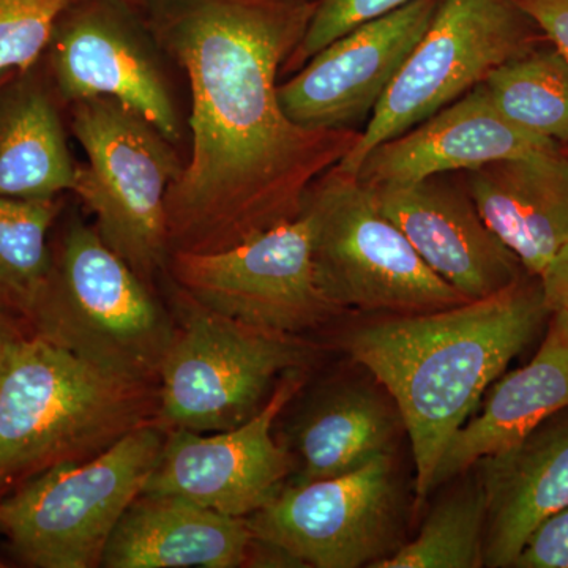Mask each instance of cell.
Listing matches in <instances>:
<instances>
[{"label":"cell","instance_id":"obj_1","mask_svg":"<svg viewBox=\"0 0 568 568\" xmlns=\"http://www.w3.org/2000/svg\"><path fill=\"white\" fill-rule=\"evenodd\" d=\"M315 9L316 0L142 2L192 91V155L166 200L171 252H222L297 219L361 138L297 125L278 102L280 70Z\"/></svg>","mask_w":568,"mask_h":568},{"label":"cell","instance_id":"obj_2","mask_svg":"<svg viewBox=\"0 0 568 568\" xmlns=\"http://www.w3.org/2000/svg\"><path fill=\"white\" fill-rule=\"evenodd\" d=\"M549 316L540 280L526 275L489 297L392 316L349 335L347 353L386 388L409 436L418 503L452 437Z\"/></svg>","mask_w":568,"mask_h":568},{"label":"cell","instance_id":"obj_3","mask_svg":"<svg viewBox=\"0 0 568 568\" xmlns=\"http://www.w3.org/2000/svg\"><path fill=\"white\" fill-rule=\"evenodd\" d=\"M156 416V384L29 332L0 372V496L50 467L95 458Z\"/></svg>","mask_w":568,"mask_h":568},{"label":"cell","instance_id":"obj_4","mask_svg":"<svg viewBox=\"0 0 568 568\" xmlns=\"http://www.w3.org/2000/svg\"><path fill=\"white\" fill-rule=\"evenodd\" d=\"M26 325L92 364L156 386L174 334L151 286L80 220L52 246L50 278Z\"/></svg>","mask_w":568,"mask_h":568},{"label":"cell","instance_id":"obj_5","mask_svg":"<svg viewBox=\"0 0 568 568\" xmlns=\"http://www.w3.org/2000/svg\"><path fill=\"white\" fill-rule=\"evenodd\" d=\"M71 132L88 156L73 193L91 212L93 230L151 286L171 260L166 200L182 163L144 115L99 97L71 104Z\"/></svg>","mask_w":568,"mask_h":568},{"label":"cell","instance_id":"obj_6","mask_svg":"<svg viewBox=\"0 0 568 568\" xmlns=\"http://www.w3.org/2000/svg\"><path fill=\"white\" fill-rule=\"evenodd\" d=\"M166 432L134 429L81 463H63L0 499V530L22 564L37 568L102 566L104 548L130 504L144 491Z\"/></svg>","mask_w":568,"mask_h":568},{"label":"cell","instance_id":"obj_7","mask_svg":"<svg viewBox=\"0 0 568 568\" xmlns=\"http://www.w3.org/2000/svg\"><path fill=\"white\" fill-rule=\"evenodd\" d=\"M302 215L317 287L338 312L406 316L469 302L425 264L355 175L325 173L306 193Z\"/></svg>","mask_w":568,"mask_h":568},{"label":"cell","instance_id":"obj_8","mask_svg":"<svg viewBox=\"0 0 568 568\" xmlns=\"http://www.w3.org/2000/svg\"><path fill=\"white\" fill-rule=\"evenodd\" d=\"M179 321L159 375L164 432L219 433L256 416L280 376L310 361L294 335L275 334L212 312L179 291Z\"/></svg>","mask_w":568,"mask_h":568},{"label":"cell","instance_id":"obj_9","mask_svg":"<svg viewBox=\"0 0 568 568\" xmlns=\"http://www.w3.org/2000/svg\"><path fill=\"white\" fill-rule=\"evenodd\" d=\"M532 20L515 0H440L432 24L336 170L355 175L368 153L424 122L532 48Z\"/></svg>","mask_w":568,"mask_h":568},{"label":"cell","instance_id":"obj_10","mask_svg":"<svg viewBox=\"0 0 568 568\" xmlns=\"http://www.w3.org/2000/svg\"><path fill=\"white\" fill-rule=\"evenodd\" d=\"M168 271L197 304L275 334L297 336L338 313L317 287L302 213L222 252H174Z\"/></svg>","mask_w":568,"mask_h":568},{"label":"cell","instance_id":"obj_11","mask_svg":"<svg viewBox=\"0 0 568 568\" xmlns=\"http://www.w3.org/2000/svg\"><path fill=\"white\" fill-rule=\"evenodd\" d=\"M141 10L126 0H71L55 21L48 61L65 103L118 100L166 138L182 140V121Z\"/></svg>","mask_w":568,"mask_h":568},{"label":"cell","instance_id":"obj_12","mask_svg":"<svg viewBox=\"0 0 568 568\" xmlns=\"http://www.w3.org/2000/svg\"><path fill=\"white\" fill-rule=\"evenodd\" d=\"M395 503L394 463L384 455L346 476L284 487L246 521L254 540L298 566L372 567L392 555Z\"/></svg>","mask_w":568,"mask_h":568},{"label":"cell","instance_id":"obj_13","mask_svg":"<svg viewBox=\"0 0 568 568\" xmlns=\"http://www.w3.org/2000/svg\"><path fill=\"white\" fill-rule=\"evenodd\" d=\"M302 384L301 369L286 373L256 416L226 432H168L142 493L181 497L227 517L263 510L293 469L290 452L276 444L272 428Z\"/></svg>","mask_w":568,"mask_h":568},{"label":"cell","instance_id":"obj_14","mask_svg":"<svg viewBox=\"0 0 568 568\" xmlns=\"http://www.w3.org/2000/svg\"><path fill=\"white\" fill-rule=\"evenodd\" d=\"M439 6L413 0L328 43L278 84L284 114L306 129L355 130L373 114Z\"/></svg>","mask_w":568,"mask_h":568},{"label":"cell","instance_id":"obj_15","mask_svg":"<svg viewBox=\"0 0 568 568\" xmlns=\"http://www.w3.org/2000/svg\"><path fill=\"white\" fill-rule=\"evenodd\" d=\"M369 190L377 207L425 264L467 301L500 293L529 275L489 230L466 186L459 189L436 175Z\"/></svg>","mask_w":568,"mask_h":568},{"label":"cell","instance_id":"obj_16","mask_svg":"<svg viewBox=\"0 0 568 568\" xmlns=\"http://www.w3.org/2000/svg\"><path fill=\"white\" fill-rule=\"evenodd\" d=\"M497 110L484 82L368 153L355 178L369 189L476 170L497 160L555 151Z\"/></svg>","mask_w":568,"mask_h":568},{"label":"cell","instance_id":"obj_17","mask_svg":"<svg viewBox=\"0 0 568 568\" xmlns=\"http://www.w3.org/2000/svg\"><path fill=\"white\" fill-rule=\"evenodd\" d=\"M481 219L530 276L568 244V155L560 149L466 171Z\"/></svg>","mask_w":568,"mask_h":568},{"label":"cell","instance_id":"obj_18","mask_svg":"<svg viewBox=\"0 0 568 568\" xmlns=\"http://www.w3.org/2000/svg\"><path fill=\"white\" fill-rule=\"evenodd\" d=\"M476 466L487 496L485 566L511 567L530 532L568 506V407Z\"/></svg>","mask_w":568,"mask_h":568},{"label":"cell","instance_id":"obj_19","mask_svg":"<svg viewBox=\"0 0 568 568\" xmlns=\"http://www.w3.org/2000/svg\"><path fill=\"white\" fill-rule=\"evenodd\" d=\"M253 540L246 518L216 514L181 497L141 493L115 526L102 567H242Z\"/></svg>","mask_w":568,"mask_h":568},{"label":"cell","instance_id":"obj_20","mask_svg":"<svg viewBox=\"0 0 568 568\" xmlns=\"http://www.w3.org/2000/svg\"><path fill=\"white\" fill-rule=\"evenodd\" d=\"M568 407V312H552L532 361L496 384L484 410L452 437L433 478V489L503 454L541 422Z\"/></svg>","mask_w":568,"mask_h":568},{"label":"cell","instance_id":"obj_21","mask_svg":"<svg viewBox=\"0 0 568 568\" xmlns=\"http://www.w3.org/2000/svg\"><path fill=\"white\" fill-rule=\"evenodd\" d=\"M71 159L54 93L36 67L0 80V196L52 200L73 192Z\"/></svg>","mask_w":568,"mask_h":568},{"label":"cell","instance_id":"obj_22","mask_svg":"<svg viewBox=\"0 0 568 568\" xmlns=\"http://www.w3.org/2000/svg\"><path fill=\"white\" fill-rule=\"evenodd\" d=\"M399 425L395 403L373 388H328L295 422L294 446L302 467L294 484L346 476L392 455Z\"/></svg>","mask_w":568,"mask_h":568},{"label":"cell","instance_id":"obj_23","mask_svg":"<svg viewBox=\"0 0 568 568\" xmlns=\"http://www.w3.org/2000/svg\"><path fill=\"white\" fill-rule=\"evenodd\" d=\"M484 84L508 121L568 145V61L562 52L529 48L496 67Z\"/></svg>","mask_w":568,"mask_h":568},{"label":"cell","instance_id":"obj_24","mask_svg":"<svg viewBox=\"0 0 568 568\" xmlns=\"http://www.w3.org/2000/svg\"><path fill=\"white\" fill-rule=\"evenodd\" d=\"M61 209V197L0 196V308L24 325L50 278V231Z\"/></svg>","mask_w":568,"mask_h":568},{"label":"cell","instance_id":"obj_25","mask_svg":"<svg viewBox=\"0 0 568 568\" xmlns=\"http://www.w3.org/2000/svg\"><path fill=\"white\" fill-rule=\"evenodd\" d=\"M487 496L480 477L432 511L416 540L403 545L369 568L484 567Z\"/></svg>","mask_w":568,"mask_h":568},{"label":"cell","instance_id":"obj_26","mask_svg":"<svg viewBox=\"0 0 568 568\" xmlns=\"http://www.w3.org/2000/svg\"><path fill=\"white\" fill-rule=\"evenodd\" d=\"M71 0H0V74L31 70Z\"/></svg>","mask_w":568,"mask_h":568},{"label":"cell","instance_id":"obj_27","mask_svg":"<svg viewBox=\"0 0 568 568\" xmlns=\"http://www.w3.org/2000/svg\"><path fill=\"white\" fill-rule=\"evenodd\" d=\"M409 2L413 0H316L315 13L306 29L304 40L284 63L283 70L297 71L316 52L346 32Z\"/></svg>","mask_w":568,"mask_h":568},{"label":"cell","instance_id":"obj_28","mask_svg":"<svg viewBox=\"0 0 568 568\" xmlns=\"http://www.w3.org/2000/svg\"><path fill=\"white\" fill-rule=\"evenodd\" d=\"M517 568H568V506L530 532L515 559Z\"/></svg>","mask_w":568,"mask_h":568},{"label":"cell","instance_id":"obj_29","mask_svg":"<svg viewBox=\"0 0 568 568\" xmlns=\"http://www.w3.org/2000/svg\"><path fill=\"white\" fill-rule=\"evenodd\" d=\"M568 61V0H515Z\"/></svg>","mask_w":568,"mask_h":568},{"label":"cell","instance_id":"obj_30","mask_svg":"<svg viewBox=\"0 0 568 568\" xmlns=\"http://www.w3.org/2000/svg\"><path fill=\"white\" fill-rule=\"evenodd\" d=\"M538 280L549 312H568V244L552 257Z\"/></svg>","mask_w":568,"mask_h":568},{"label":"cell","instance_id":"obj_31","mask_svg":"<svg viewBox=\"0 0 568 568\" xmlns=\"http://www.w3.org/2000/svg\"><path fill=\"white\" fill-rule=\"evenodd\" d=\"M29 332L21 328L20 320L0 308V372L14 345Z\"/></svg>","mask_w":568,"mask_h":568},{"label":"cell","instance_id":"obj_32","mask_svg":"<svg viewBox=\"0 0 568 568\" xmlns=\"http://www.w3.org/2000/svg\"><path fill=\"white\" fill-rule=\"evenodd\" d=\"M126 2H130L132 3V6L138 7V9H141L142 2H144V0H126Z\"/></svg>","mask_w":568,"mask_h":568},{"label":"cell","instance_id":"obj_33","mask_svg":"<svg viewBox=\"0 0 568 568\" xmlns=\"http://www.w3.org/2000/svg\"><path fill=\"white\" fill-rule=\"evenodd\" d=\"M3 74H6V73H3ZM3 74H0V80H2Z\"/></svg>","mask_w":568,"mask_h":568},{"label":"cell","instance_id":"obj_34","mask_svg":"<svg viewBox=\"0 0 568 568\" xmlns=\"http://www.w3.org/2000/svg\"><path fill=\"white\" fill-rule=\"evenodd\" d=\"M566 153H567V155H568V149H567Z\"/></svg>","mask_w":568,"mask_h":568}]
</instances>
